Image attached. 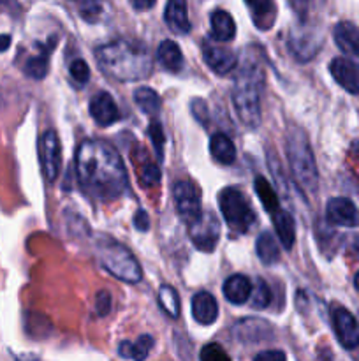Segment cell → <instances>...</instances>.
Here are the masks:
<instances>
[{
	"mask_svg": "<svg viewBox=\"0 0 359 361\" xmlns=\"http://www.w3.org/2000/svg\"><path fill=\"white\" fill-rule=\"evenodd\" d=\"M76 175L84 192L99 201H115L129 187L118 152L101 140H88L76 152Z\"/></svg>",
	"mask_w": 359,
	"mask_h": 361,
	"instance_id": "cell-1",
	"label": "cell"
},
{
	"mask_svg": "<svg viewBox=\"0 0 359 361\" xmlns=\"http://www.w3.org/2000/svg\"><path fill=\"white\" fill-rule=\"evenodd\" d=\"M95 56L101 69L118 81H141L151 74L150 51L137 41L108 42L95 49Z\"/></svg>",
	"mask_w": 359,
	"mask_h": 361,
	"instance_id": "cell-2",
	"label": "cell"
},
{
	"mask_svg": "<svg viewBox=\"0 0 359 361\" xmlns=\"http://www.w3.org/2000/svg\"><path fill=\"white\" fill-rule=\"evenodd\" d=\"M264 88V71L259 63L248 55L245 56L241 69L236 76L232 88V104H234L238 118L248 129H257L260 126V94Z\"/></svg>",
	"mask_w": 359,
	"mask_h": 361,
	"instance_id": "cell-3",
	"label": "cell"
},
{
	"mask_svg": "<svg viewBox=\"0 0 359 361\" xmlns=\"http://www.w3.org/2000/svg\"><path fill=\"white\" fill-rule=\"evenodd\" d=\"M285 150H287V159L296 185L306 196H315L319 190V171H317L315 157H313L305 130L296 126L289 127Z\"/></svg>",
	"mask_w": 359,
	"mask_h": 361,
	"instance_id": "cell-4",
	"label": "cell"
},
{
	"mask_svg": "<svg viewBox=\"0 0 359 361\" xmlns=\"http://www.w3.org/2000/svg\"><path fill=\"white\" fill-rule=\"evenodd\" d=\"M97 257L106 271L127 284H137L143 279L139 263L127 247L113 238H102L97 242Z\"/></svg>",
	"mask_w": 359,
	"mask_h": 361,
	"instance_id": "cell-5",
	"label": "cell"
},
{
	"mask_svg": "<svg viewBox=\"0 0 359 361\" xmlns=\"http://www.w3.org/2000/svg\"><path fill=\"white\" fill-rule=\"evenodd\" d=\"M218 207L225 224L238 235H245L256 222V214L246 201L245 194L236 187H225L218 194Z\"/></svg>",
	"mask_w": 359,
	"mask_h": 361,
	"instance_id": "cell-6",
	"label": "cell"
},
{
	"mask_svg": "<svg viewBox=\"0 0 359 361\" xmlns=\"http://www.w3.org/2000/svg\"><path fill=\"white\" fill-rule=\"evenodd\" d=\"M172 200H175V207L178 210L180 219L187 226H192L203 214V210H201L199 189L192 182H189V180H180V182L175 183V187H172Z\"/></svg>",
	"mask_w": 359,
	"mask_h": 361,
	"instance_id": "cell-7",
	"label": "cell"
},
{
	"mask_svg": "<svg viewBox=\"0 0 359 361\" xmlns=\"http://www.w3.org/2000/svg\"><path fill=\"white\" fill-rule=\"evenodd\" d=\"M39 161H41V169L46 182H55L58 178L60 168H62V147H60L58 134L55 130H46L39 140Z\"/></svg>",
	"mask_w": 359,
	"mask_h": 361,
	"instance_id": "cell-8",
	"label": "cell"
},
{
	"mask_svg": "<svg viewBox=\"0 0 359 361\" xmlns=\"http://www.w3.org/2000/svg\"><path fill=\"white\" fill-rule=\"evenodd\" d=\"M190 240L201 252H213L220 238V221L211 212H203L201 217L189 226Z\"/></svg>",
	"mask_w": 359,
	"mask_h": 361,
	"instance_id": "cell-9",
	"label": "cell"
},
{
	"mask_svg": "<svg viewBox=\"0 0 359 361\" xmlns=\"http://www.w3.org/2000/svg\"><path fill=\"white\" fill-rule=\"evenodd\" d=\"M333 328L338 342L345 349H355L359 345V326L355 317L344 307L333 309Z\"/></svg>",
	"mask_w": 359,
	"mask_h": 361,
	"instance_id": "cell-10",
	"label": "cell"
},
{
	"mask_svg": "<svg viewBox=\"0 0 359 361\" xmlns=\"http://www.w3.org/2000/svg\"><path fill=\"white\" fill-rule=\"evenodd\" d=\"M326 219L333 226L358 228L359 210L348 197H331L326 204Z\"/></svg>",
	"mask_w": 359,
	"mask_h": 361,
	"instance_id": "cell-11",
	"label": "cell"
},
{
	"mask_svg": "<svg viewBox=\"0 0 359 361\" xmlns=\"http://www.w3.org/2000/svg\"><path fill=\"white\" fill-rule=\"evenodd\" d=\"M203 59L206 66L217 74H227L238 66V56L234 55V51L208 41L203 42Z\"/></svg>",
	"mask_w": 359,
	"mask_h": 361,
	"instance_id": "cell-12",
	"label": "cell"
},
{
	"mask_svg": "<svg viewBox=\"0 0 359 361\" xmlns=\"http://www.w3.org/2000/svg\"><path fill=\"white\" fill-rule=\"evenodd\" d=\"M333 37L338 49L351 62L359 63V28L354 23H351V21H340L334 27Z\"/></svg>",
	"mask_w": 359,
	"mask_h": 361,
	"instance_id": "cell-13",
	"label": "cell"
},
{
	"mask_svg": "<svg viewBox=\"0 0 359 361\" xmlns=\"http://www.w3.org/2000/svg\"><path fill=\"white\" fill-rule=\"evenodd\" d=\"M329 73L338 85L348 94H359V69L348 59H333L329 63Z\"/></svg>",
	"mask_w": 359,
	"mask_h": 361,
	"instance_id": "cell-14",
	"label": "cell"
},
{
	"mask_svg": "<svg viewBox=\"0 0 359 361\" xmlns=\"http://www.w3.org/2000/svg\"><path fill=\"white\" fill-rule=\"evenodd\" d=\"M90 115L101 127H109L118 122L120 111L115 99L108 92H99L90 101Z\"/></svg>",
	"mask_w": 359,
	"mask_h": 361,
	"instance_id": "cell-15",
	"label": "cell"
},
{
	"mask_svg": "<svg viewBox=\"0 0 359 361\" xmlns=\"http://www.w3.org/2000/svg\"><path fill=\"white\" fill-rule=\"evenodd\" d=\"M56 39H49L48 44H39V51L28 56L23 63V73L32 80H42L49 71V53L55 48Z\"/></svg>",
	"mask_w": 359,
	"mask_h": 361,
	"instance_id": "cell-16",
	"label": "cell"
},
{
	"mask_svg": "<svg viewBox=\"0 0 359 361\" xmlns=\"http://www.w3.org/2000/svg\"><path fill=\"white\" fill-rule=\"evenodd\" d=\"M192 316L203 326H210L218 317V303L213 295L206 291L197 293L192 298Z\"/></svg>",
	"mask_w": 359,
	"mask_h": 361,
	"instance_id": "cell-17",
	"label": "cell"
},
{
	"mask_svg": "<svg viewBox=\"0 0 359 361\" xmlns=\"http://www.w3.org/2000/svg\"><path fill=\"white\" fill-rule=\"evenodd\" d=\"M250 11L253 25L259 30H270L277 20V6L275 0H245Z\"/></svg>",
	"mask_w": 359,
	"mask_h": 361,
	"instance_id": "cell-18",
	"label": "cell"
},
{
	"mask_svg": "<svg viewBox=\"0 0 359 361\" xmlns=\"http://www.w3.org/2000/svg\"><path fill=\"white\" fill-rule=\"evenodd\" d=\"M164 20L175 34H187L190 30L187 0H168L164 11Z\"/></svg>",
	"mask_w": 359,
	"mask_h": 361,
	"instance_id": "cell-19",
	"label": "cell"
},
{
	"mask_svg": "<svg viewBox=\"0 0 359 361\" xmlns=\"http://www.w3.org/2000/svg\"><path fill=\"white\" fill-rule=\"evenodd\" d=\"M252 282L248 277L241 274L231 275L227 281L224 282V295L227 298V302L234 303V305H243L250 300L252 296Z\"/></svg>",
	"mask_w": 359,
	"mask_h": 361,
	"instance_id": "cell-20",
	"label": "cell"
},
{
	"mask_svg": "<svg viewBox=\"0 0 359 361\" xmlns=\"http://www.w3.org/2000/svg\"><path fill=\"white\" fill-rule=\"evenodd\" d=\"M234 334L239 341L257 342L270 338V335L273 334V328L270 326L267 321L263 319H243L234 326Z\"/></svg>",
	"mask_w": 359,
	"mask_h": 361,
	"instance_id": "cell-21",
	"label": "cell"
},
{
	"mask_svg": "<svg viewBox=\"0 0 359 361\" xmlns=\"http://www.w3.org/2000/svg\"><path fill=\"white\" fill-rule=\"evenodd\" d=\"M211 23V37L220 42H229L236 35V23L227 11L217 9L210 16Z\"/></svg>",
	"mask_w": 359,
	"mask_h": 361,
	"instance_id": "cell-22",
	"label": "cell"
},
{
	"mask_svg": "<svg viewBox=\"0 0 359 361\" xmlns=\"http://www.w3.org/2000/svg\"><path fill=\"white\" fill-rule=\"evenodd\" d=\"M157 60L168 73L176 74L183 69L182 49L175 41H169V39L162 41L160 46H158Z\"/></svg>",
	"mask_w": 359,
	"mask_h": 361,
	"instance_id": "cell-23",
	"label": "cell"
},
{
	"mask_svg": "<svg viewBox=\"0 0 359 361\" xmlns=\"http://www.w3.org/2000/svg\"><path fill=\"white\" fill-rule=\"evenodd\" d=\"M271 219H273V224H275V229H277V235H278V240H280V243L284 245V249L291 250L296 242V226H294V219H292V215L280 208L277 214L271 215Z\"/></svg>",
	"mask_w": 359,
	"mask_h": 361,
	"instance_id": "cell-24",
	"label": "cell"
},
{
	"mask_svg": "<svg viewBox=\"0 0 359 361\" xmlns=\"http://www.w3.org/2000/svg\"><path fill=\"white\" fill-rule=\"evenodd\" d=\"M210 152L213 159L220 164L229 166L236 161V147L227 134L215 133L210 140Z\"/></svg>",
	"mask_w": 359,
	"mask_h": 361,
	"instance_id": "cell-25",
	"label": "cell"
},
{
	"mask_svg": "<svg viewBox=\"0 0 359 361\" xmlns=\"http://www.w3.org/2000/svg\"><path fill=\"white\" fill-rule=\"evenodd\" d=\"M153 344L155 341L151 335H141L136 342H122L118 348V355L122 358L132 361H144L146 356L150 355Z\"/></svg>",
	"mask_w": 359,
	"mask_h": 361,
	"instance_id": "cell-26",
	"label": "cell"
},
{
	"mask_svg": "<svg viewBox=\"0 0 359 361\" xmlns=\"http://www.w3.org/2000/svg\"><path fill=\"white\" fill-rule=\"evenodd\" d=\"M256 250L260 263L267 264V267H271V264L280 261V249H278V242L270 231H264L263 235H259V238H257L256 242Z\"/></svg>",
	"mask_w": 359,
	"mask_h": 361,
	"instance_id": "cell-27",
	"label": "cell"
},
{
	"mask_svg": "<svg viewBox=\"0 0 359 361\" xmlns=\"http://www.w3.org/2000/svg\"><path fill=\"white\" fill-rule=\"evenodd\" d=\"M253 187H256V192L257 196H259L260 203H263L264 210L270 215L277 214V212L280 210V201H278V196L273 190V187H271V183L267 182L264 176H256Z\"/></svg>",
	"mask_w": 359,
	"mask_h": 361,
	"instance_id": "cell-28",
	"label": "cell"
},
{
	"mask_svg": "<svg viewBox=\"0 0 359 361\" xmlns=\"http://www.w3.org/2000/svg\"><path fill=\"white\" fill-rule=\"evenodd\" d=\"M134 101L144 115H155L160 109V95L148 87H139L134 92Z\"/></svg>",
	"mask_w": 359,
	"mask_h": 361,
	"instance_id": "cell-29",
	"label": "cell"
},
{
	"mask_svg": "<svg viewBox=\"0 0 359 361\" xmlns=\"http://www.w3.org/2000/svg\"><path fill=\"white\" fill-rule=\"evenodd\" d=\"M158 303H160V309L168 314L169 317L176 319L180 316V298H178V293L172 286H160L158 289Z\"/></svg>",
	"mask_w": 359,
	"mask_h": 361,
	"instance_id": "cell-30",
	"label": "cell"
},
{
	"mask_svg": "<svg viewBox=\"0 0 359 361\" xmlns=\"http://www.w3.org/2000/svg\"><path fill=\"white\" fill-rule=\"evenodd\" d=\"M253 309H266L271 303V291L270 286L264 281L256 282V289H252V298H250Z\"/></svg>",
	"mask_w": 359,
	"mask_h": 361,
	"instance_id": "cell-31",
	"label": "cell"
},
{
	"mask_svg": "<svg viewBox=\"0 0 359 361\" xmlns=\"http://www.w3.org/2000/svg\"><path fill=\"white\" fill-rule=\"evenodd\" d=\"M69 74L74 80V83L83 87V85H87V81L90 80V67H88V63L84 62L83 59H76L70 62Z\"/></svg>",
	"mask_w": 359,
	"mask_h": 361,
	"instance_id": "cell-32",
	"label": "cell"
},
{
	"mask_svg": "<svg viewBox=\"0 0 359 361\" xmlns=\"http://www.w3.org/2000/svg\"><path fill=\"white\" fill-rule=\"evenodd\" d=\"M77 6L80 9V14L87 21L94 23V21L99 20V14H101V4L99 0H70Z\"/></svg>",
	"mask_w": 359,
	"mask_h": 361,
	"instance_id": "cell-33",
	"label": "cell"
},
{
	"mask_svg": "<svg viewBox=\"0 0 359 361\" xmlns=\"http://www.w3.org/2000/svg\"><path fill=\"white\" fill-rule=\"evenodd\" d=\"M201 361H231L229 355L225 353V349L220 344H208L204 345L203 351L199 355Z\"/></svg>",
	"mask_w": 359,
	"mask_h": 361,
	"instance_id": "cell-34",
	"label": "cell"
},
{
	"mask_svg": "<svg viewBox=\"0 0 359 361\" xmlns=\"http://www.w3.org/2000/svg\"><path fill=\"white\" fill-rule=\"evenodd\" d=\"M150 136H151V140H153V147H155V152H157V157L162 159V150H164L165 136H164V130H162L160 122H158V120H151Z\"/></svg>",
	"mask_w": 359,
	"mask_h": 361,
	"instance_id": "cell-35",
	"label": "cell"
},
{
	"mask_svg": "<svg viewBox=\"0 0 359 361\" xmlns=\"http://www.w3.org/2000/svg\"><path fill=\"white\" fill-rule=\"evenodd\" d=\"M95 310L101 317L108 316L109 310H111V295L108 291H99L97 296H95Z\"/></svg>",
	"mask_w": 359,
	"mask_h": 361,
	"instance_id": "cell-36",
	"label": "cell"
},
{
	"mask_svg": "<svg viewBox=\"0 0 359 361\" xmlns=\"http://www.w3.org/2000/svg\"><path fill=\"white\" fill-rule=\"evenodd\" d=\"M141 180H143L144 185H157L160 182V169L151 162V164H146L143 169H141Z\"/></svg>",
	"mask_w": 359,
	"mask_h": 361,
	"instance_id": "cell-37",
	"label": "cell"
},
{
	"mask_svg": "<svg viewBox=\"0 0 359 361\" xmlns=\"http://www.w3.org/2000/svg\"><path fill=\"white\" fill-rule=\"evenodd\" d=\"M192 113L201 123H208V111H206V102L203 99H194L192 101Z\"/></svg>",
	"mask_w": 359,
	"mask_h": 361,
	"instance_id": "cell-38",
	"label": "cell"
},
{
	"mask_svg": "<svg viewBox=\"0 0 359 361\" xmlns=\"http://www.w3.org/2000/svg\"><path fill=\"white\" fill-rule=\"evenodd\" d=\"M253 361H287L284 351H278V349H271V351H263L253 358Z\"/></svg>",
	"mask_w": 359,
	"mask_h": 361,
	"instance_id": "cell-39",
	"label": "cell"
},
{
	"mask_svg": "<svg viewBox=\"0 0 359 361\" xmlns=\"http://www.w3.org/2000/svg\"><path fill=\"white\" fill-rule=\"evenodd\" d=\"M134 226H136L139 231H148L150 228V217L144 210H137V214L134 215Z\"/></svg>",
	"mask_w": 359,
	"mask_h": 361,
	"instance_id": "cell-40",
	"label": "cell"
},
{
	"mask_svg": "<svg viewBox=\"0 0 359 361\" xmlns=\"http://www.w3.org/2000/svg\"><path fill=\"white\" fill-rule=\"evenodd\" d=\"M132 2V7L136 11H148L155 6L157 0H130Z\"/></svg>",
	"mask_w": 359,
	"mask_h": 361,
	"instance_id": "cell-41",
	"label": "cell"
},
{
	"mask_svg": "<svg viewBox=\"0 0 359 361\" xmlns=\"http://www.w3.org/2000/svg\"><path fill=\"white\" fill-rule=\"evenodd\" d=\"M291 4L294 6V9L298 11L299 16H305L306 13V0H291Z\"/></svg>",
	"mask_w": 359,
	"mask_h": 361,
	"instance_id": "cell-42",
	"label": "cell"
},
{
	"mask_svg": "<svg viewBox=\"0 0 359 361\" xmlns=\"http://www.w3.org/2000/svg\"><path fill=\"white\" fill-rule=\"evenodd\" d=\"M11 46V35L7 34H0V53L6 51L7 48Z\"/></svg>",
	"mask_w": 359,
	"mask_h": 361,
	"instance_id": "cell-43",
	"label": "cell"
},
{
	"mask_svg": "<svg viewBox=\"0 0 359 361\" xmlns=\"http://www.w3.org/2000/svg\"><path fill=\"white\" fill-rule=\"evenodd\" d=\"M14 6V0H0V13H9Z\"/></svg>",
	"mask_w": 359,
	"mask_h": 361,
	"instance_id": "cell-44",
	"label": "cell"
},
{
	"mask_svg": "<svg viewBox=\"0 0 359 361\" xmlns=\"http://www.w3.org/2000/svg\"><path fill=\"white\" fill-rule=\"evenodd\" d=\"M354 288L358 289V293H359V271L355 274V277H354Z\"/></svg>",
	"mask_w": 359,
	"mask_h": 361,
	"instance_id": "cell-45",
	"label": "cell"
}]
</instances>
